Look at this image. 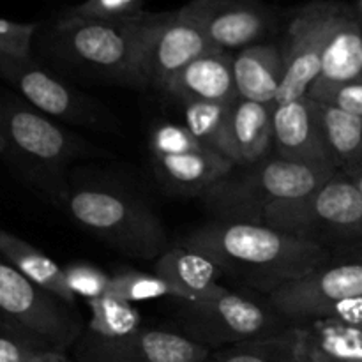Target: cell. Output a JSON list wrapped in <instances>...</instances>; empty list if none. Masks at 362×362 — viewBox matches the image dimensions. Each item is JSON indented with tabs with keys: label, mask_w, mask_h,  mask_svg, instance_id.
I'll use <instances>...</instances> for the list:
<instances>
[{
	"label": "cell",
	"mask_w": 362,
	"mask_h": 362,
	"mask_svg": "<svg viewBox=\"0 0 362 362\" xmlns=\"http://www.w3.org/2000/svg\"><path fill=\"white\" fill-rule=\"evenodd\" d=\"M334 260H362V243L336 253Z\"/></svg>",
	"instance_id": "obj_35"
},
{
	"label": "cell",
	"mask_w": 362,
	"mask_h": 362,
	"mask_svg": "<svg viewBox=\"0 0 362 362\" xmlns=\"http://www.w3.org/2000/svg\"><path fill=\"white\" fill-rule=\"evenodd\" d=\"M148 16L151 13L133 20L101 21L66 13L57 23V35L73 62L112 80L145 87L141 55Z\"/></svg>",
	"instance_id": "obj_5"
},
{
	"label": "cell",
	"mask_w": 362,
	"mask_h": 362,
	"mask_svg": "<svg viewBox=\"0 0 362 362\" xmlns=\"http://www.w3.org/2000/svg\"><path fill=\"white\" fill-rule=\"evenodd\" d=\"M267 300L292 327L318 320L362 325V260H332L279 286Z\"/></svg>",
	"instance_id": "obj_6"
},
{
	"label": "cell",
	"mask_w": 362,
	"mask_h": 362,
	"mask_svg": "<svg viewBox=\"0 0 362 362\" xmlns=\"http://www.w3.org/2000/svg\"><path fill=\"white\" fill-rule=\"evenodd\" d=\"M0 320L64 352L85 332L74 308L25 278L0 255Z\"/></svg>",
	"instance_id": "obj_8"
},
{
	"label": "cell",
	"mask_w": 362,
	"mask_h": 362,
	"mask_svg": "<svg viewBox=\"0 0 362 362\" xmlns=\"http://www.w3.org/2000/svg\"><path fill=\"white\" fill-rule=\"evenodd\" d=\"M336 172L331 166L299 165L271 154L253 165L233 166L200 198L219 221L264 225L272 205L311 193Z\"/></svg>",
	"instance_id": "obj_2"
},
{
	"label": "cell",
	"mask_w": 362,
	"mask_h": 362,
	"mask_svg": "<svg viewBox=\"0 0 362 362\" xmlns=\"http://www.w3.org/2000/svg\"><path fill=\"white\" fill-rule=\"evenodd\" d=\"M0 255L32 283L62 299L69 306H76V297L67 285L64 267L46 257L41 250L18 239L13 233L0 230Z\"/></svg>",
	"instance_id": "obj_23"
},
{
	"label": "cell",
	"mask_w": 362,
	"mask_h": 362,
	"mask_svg": "<svg viewBox=\"0 0 362 362\" xmlns=\"http://www.w3.org/2000/svg\"><path fill=\"white\" fill-rule=\"evenodd\" d=\"M211 350L180 332L145 329L115 341L81 334L76 341L80 362H205Z\"/></svg>",
	"instance_id": "obj_12"
},
{
	"label": "cell",
	"mask_w": 362,
	"mask_h": 362,
	"mask_svg": "<svg viewBox=\"0 0 362 362\" xmlns=\"http://www.w3.org/2000/svg\"><path fill=\"white\" fill-rule=\"evenodd\" d=\"M233 53L212 49L187 64L165 88V94L186 103H226L239 101L233 76Z\"/></svg>",
	"instance_id": "obj_16"
},
{
	"label": "cell",
	"mask_w": 362,
	"mask_h": 362,
	"mask_svg": "<svg viewBox=\"0 0 362 362\" xmlns=\"http://www.w3.org/2000/svg\"><path fill=\"white\" fill-rule=\"evenodd\" d=\"M345 173L354 180V182H356V186L359 187V191L362 193V165L354 166V168L350 170H345Z\"/></svg>",
	"instance_id": "obj_36"
},
{
	"label": "cell",
	"mask_w": 362,
	"mask_h": 362,
	"mask_svg": "<svg viewBox=\"0 0 362 362\" xmlns=\"http://www.w3.org/2000/svg\"><path fill=\"white\" fill-rule=\"evenodd\" d=\"M30 362H69L64 356V352L59 350H42Z\"/></svg>",
	"instance_id": "obj_34"
},
{
	"label": "cell",
	"mask_w": 362,
	"mask_h": 362,
	"mask_svg": "<svg viewBox=\"0 0 362 362\" xmlns=\"http://www.w3.org/2000/svg\"><path fill=\"white\" fill-rule=\"evenodd\" d=\"M205 362H304L299 327L216 350Z\"/></svg>",
	"instance_id": "obj_25"
},
{
	"label": "cell",
	"mask_w": 362,
	"mask_h": 362,
	"mask_svg": "<svg viewBox=\"0 0 362 362\" xmlns=\"http://www.w3.org/2000/svg\"><path fill=\"white\" fill-rule=\"evenodd\" d=\"M177 246L204 255L223 276L264 297L334 260L327 247L267 225L219 219L193 228Z\"/></svg>",
	"instance_id": "obj_1"
},
{
	"label": "cell",
	"mask_w": 362,
	"mask_h": 362,
	"mask_svg": "<svg viewBox=\"0 0 362 362\" xmlns=\"http://www.w3.org/2000/svg\"><path fill=\"white\" fill-rule=\"evenodd\" d=\"M233 76L239 99L274 106L285 80V59L281 48L258 42L235 52Z\"/></svg>",
	"instance_id": "obj_20"
},
{
	"label": "cell",
	"mask_w": 362,
	"mask_h": 362,
	"mask_svg": "<svg viewBox=\"0 0 362 362\" xmlns=\"http://www.w3.org/2000/svg\"><path fill=\"white\" fill-rule=\"evenodd\" d=\"M272 154L299 165L331 166L324 136L318 126L315 103L310 98L281 103L272 112ZM338 170V168H336Z\"/></svg>",
	"instance_id": "obj_15"
},
{
	"label": "cell",
	"mask_w": 362,
	"mask_h": 362,
	"mask_svg": "<svg viewBox=\"0 0 362 362\" xmlns=\"http://www.w3.org/2000/svg\"><path fill=\"white\" fill-rule=\"evenodd\" d=\"M350 7H352L354 16H356L357 21L362 25V0H356V2H354Z\"/></svg>",
	"instance_id": "obj_37"
},
{
	"label": "cell",
	"mask_w": 362,
	"mask_h": 362,
	"mask_svg": "<svg viewBox=\"0 0 362 362\" xmlns=\"http://www.w3.org/2000/svg\"><path fill=\"white\" fill-rule=\"evenodd\" d=\"M154 274L165 279L179 293V300L186 303L212 299L228 290L218 283L223 274L214 262L180 246L170 247L154 262Z\"/></svg>",
	"instance_id": "obj_19"
},
{
	"label": "cell",
	"mask_w": 362,
	"mask_h": 362,
	"mask_svg": "<svg viewBox=\"0 0 362 362\" xmlns=\"http://www.w3.org/2000/svg\"><path fill=\"white\" fill-rule=\"evenodd\" d=\"M0 74L13 81L28 103L48 115L81 126L98 127L103 124L99 105L67 87L41 67H35L30 60H16L2 55Z\"/></svg>",
	"instance_id": "obj_13"
},
{
	"label": "cell",
	"mask_w": 362,
	"mask_h": 362,
	"mask_svg": "<svg viewBox=\"0 0 362 362\" xmlns=\"http://www.w3.org/2000/svg\"><path fill=\"white\" fill-rule=\"evenodd\" d=\"M177 13L226 52L258 45L274 25V14L260 0H189Z\"/></svg>",
	"instance_id": "obj_10"
},
{
	"label": "cell",
	"mask_w": 362,
	"mask_h": 362,
	"mask_svg": "<svg viewBox=\"0 0 362 362\" xmlns=\"http://www.w3.org/2000/svg\"><path fill=\"white\" fill-rule=\"evenodd\" d=\"M42 350H53L13 327L0 332V362H30Z\"/></svg>",
	"instance_id": "obj_32"
},
{
	"label": "cell",
	"mask_w": 362,
	"mask_h": 362,
	"mask_svg": "<svg viewBox=\"0 0 362 362\" xmlns=\"http://www.w3.org/2000/svg\"><path fill=\"white\" fill-rule=\"evenodd\" d=\"M87 306L90 310V320L83 334L88 338L115 341V339L127 338L144 327L140 311L127 300L103 296L87 300Z\"/></svg>",
	"instance_id": "obj_26"
},
{
	"label": "cell",
	"mask_w": 362,
	"mask_h": 362,
	"mask_svg": "<svg viewBox=\"0 0 362 362\" xmlns=\"http://www.w3.org/2000/svg\"><path fill=\"white\" fill-rule=\"evenodd\" d=\"M349 83H362V25L354 16L349 4L338 2L320 76L308 95Z\"/></svg>",
	"instance_id": "obj_17"
},
{
	"label": "cell",
	"mask_w": 362,
	"mask_h": 362,
	"mask_svg": "<svg viewBox=\"0 0 362 362\" xmlns=\"http://www.w3.org/2000/svg\"><path fill=\"white\" fill-rule=\"evenodd\" d=\"M34 23H16L0 18V55L16 60H30Z\"/></svg>",
	"instance_id": "obj_31"
},
{
	"label": "cell",
	"mask_w": 362,
	"mask_h": 362,
	"mask_svg": "<svg viewBox=\"0 0 362 362\" xmlns=\"http://www.w3.org/2000/svg\"><path fill=\"white\" fill-rule=\"evenodd\" d=\"M336 9L338 2L334 0H315L297 9L288 21L285 42L281 46L285 80L279 88L276 105L306 98L320 76L325 45L331 34Z\"/></svg>",
	"instance_id": "obj_9"
},
{
	"label": "cell",
	"mask_w": 362,
	"mask_h": 362,
	"mask_svg": "<svg viewBox=\"0 0 362 362\" xmlns=\"http://www.w3.org/2000/svg\"><path fill=\"white\" fill-rule=\"evenodd\" d=\"M299 331L304 362H362V325L318 320Z\"/></svg>",
	"instance_id": "obj_22"
},
{
	"label": "cell",
	"mask_w": 362,
	"mask_h": 362,
	"mask_svg": "<svg viewBox=\"0 0 362 362\" xmlns=\"http://www.w3.org/2000/svg\"><path fill=\"white\" fill-rule=\"evenodd\" d=\"M145 0H85L71 7L67 14L85 20L124 21L144 14Z\"/></svg>",
	"instance_id": "obj_29"
},
{
	"label": "cell",
	"mask_w": 362,
	"mask_h": 362,
	"mask_svg": "<svg viewBox=\"0 0 362 362\" xmlns=\"http://www.w3.org/2000/svg\"><path fill=\"white\" fill-rule=\"evenodd\" d=\"M313 103L332 165L341 172L362 165V117L350 115L325 103Z\"/></svg>",
	"instance_id": "obj_24"
},
{
	"label": "cell",
	"mask_w": 362,
	"mask_h": 362,
	"mask_svg": "<svg viewBox=\"0 0 362 362\" xmlns=\"http://www.w3.org/2000/svg\"><path fill=\"white\" fill-rule=\"evenodd\" d=\"M4 129L18 152L55 172L71 159L85 154L81 138L62 129L34 110L21 106L11 108L4 119Z\"/></svg>",
	"instance_id": "obj_14"
},
{
	"label": "cell",
	"mask_w": 362,
	"mask_h": 362,
	"mask_svg": "<svg viewBox=\"0 0 362 362\" xmlns=\"http://www.w3.org/2000/svg\"><path fill=\"white\" fill-rule=\"evenodd\" d=\"M106 296L117 297V299L127 300V303H144V300H154L168 297V299H179V293L168 285L158 274H147L138 271H119L112 276Z\"/></svg>",
	"instance_id": "obj_28"
},
{
	"label": "cell",
	"mask_w": 362,
	"mask_h": 362,
	"mask_svg": "<svg viewBox=\"0 0 362 362\" xmlns=\"http://www.w3.org/2000/svg\"><path fill=\"white\" fill-rule=\"evenodd\" d=\"M184 126L205 147L228 158V134L233 105L226 103H186Z\"/></svg>",
	"instance_id": "obj_27"
},
{
	"label": "cell",
	"mask_w": 362,
	"mask_h": 362,
	"mask_svg": "<svg viewBox=\"0 0 362 362\" xmlns=\"http://www.w3.org/2000/svg\"><path fill=\"white\" fill-rule=\"evenodd\" d=\"M212 49L218 48L177 11L151 14L141 55V78L145 87L165 92L170 81L187 64Z\"/></svg>",
	"instance_id": "obj_11"
},
{
	"label": "cell",
	"mask_w": 362,
	"mask_h": 362,
	"mask_svg": "<svg viewBox=\"0 0 362 362\" xmlns=\"http://www.w3.org/2000/svg\"><path fill=\"white\" fill-rule=\"evenodd\" d=\"M177 318L180 334L200 343L211 352L251 339L281 334L292 327L272 310L267 297L258 293L247 296L230 288L207 300H179Z\"/></svg>",
	"instance_id": "obj_7"
},
{
	"label": "cell",
	"mask_w": 362,
	"mask_h": 362,
	"mask_svg": "<svg viewBox=\"0 0 362 362\" xmlns=\"http://www.w3.org/2000/svg\"><path fill=\"white\" fill-rule=\"evenodd\" d=\"M154 166L158 177L168 189L200 197L232 172L235 165L223 154L200 144L187 151L154 158Z\"/></svg>",
	"instance_id": "obj_18"
},
{
	"label": "cell",
	"mask_w": 362,
	"mask_h": 362,
	"mask_svg": "<svg viewBox=\"0 0 362 362\" xmlns=\"http://www.w3.org/2000/svg\"><path fill=\"white\" fill-rule=\"evenodd\" d=\"M264 225L336 255L362 243V193L338 170L311 193L272 205L265 212Z\"/></svg>",
	"instance_id": "obj_3"
},
{
	"label": "cell",
	"mask_w": 362,
	"mask_h": 362,
	"mask_svg": "<svg viewBox=\"0 0 362 362\" xmlns=\"http://www.w3.org/2000/svg\"><path fill=\"white\" fill-rule=\"evenodd\" d=\"M311 101L325 103L334 108L343 110L350 115L362 117V83L339 85V87L329 88V90L318 92V94L308 95Z\"/></svg>",
	"instance_id": "obj_33"
},
{
	"label": "cell",
	"mask_w": 362,
	"mask_h": 362,
	"mask_svg": "<svg viewBox=\"0 0 362 362\" xmlns=\"http://www.w3.org/2000/svg\"><path fill=\"white\" fill-rule=\"evenodd\" d=\"M274 106L239 101L233 105L228 134V159L235 166L253 165L272 154Z\"/></svg>",
	"instance_id": "obj_21"
},
{
	"label": "cell",
	"mask_w": 362,
	"mask_h": 362,
	"mask_svg": "<svg viewBox=\"0 0 362 362\" xmlns=\"http://www.w3.org/2000/svg\"><path fill=\"white\" fill-rule=\"evenodd\" d=\"M64 274H66L67 285L74 297L92 300L108 293L112 276H108L95 265L87 264V262H74V264L64 267Z\"/></svg>",
	"instance_id": "obj_30"
},
{
	"label": "cell",
	"mask_w": 362,
	"mask_h": 362,
	"mask_svg": "<svg viewBox=\"0 0 362 362\" xmlns=\"http://www.w3.org/2000/svg\"><path fill=\"white\" fill-rule=\"evenodd\" d=\"M64 198L74 221L122 255L156 262L170 250L161 219L133 194L108 186H85Z\"/></svg>",
	"instance_id": "obj_4"
}]
</instances>
